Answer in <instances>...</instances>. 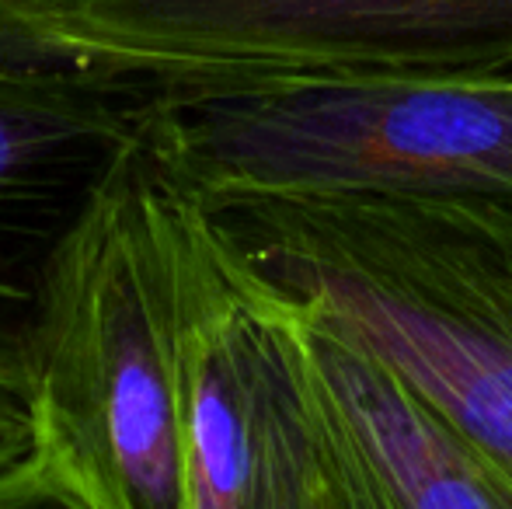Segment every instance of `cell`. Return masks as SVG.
Listing matches in <instances>:
<instances>
[{
  "instance_id": "cell-8",
  "label": "cell",
  "mask_w": 512,
  "mask_h": 509,
  "mask_svg": "<svg viewBox=\"0 0 512 509\" xmlns=\"http://www.w3.org/2000/svg\"><path fill=\"white\" fill-rule=\"evenodd\" d=\"M39 454L35 408L28 384L11 374H0V478L14 475Z\"/></svg>"
},
{
  "instance_id": "cell-2",
  "label": "cell",
  "mask_w": 512,
  "mask_h": 509,
  "mask_svg": "<svg viewBox=\"0 0 512 509\" xmlns=\"http://www.w3.org/2000/svg\"><path fill=\"white\" fill-rule=\"evenodd\" d=\"M28 394L35 461L88 509H185L168 189L140 140L49 255Z\"/></svg>"
},
{
  "instance_id": "cell-7",
  "label": "cell",
  "mask_w": 512,
  "mask_h": 509,
  "mask_svg": "<svg viewBox=\"0 0 512 509\" xmlns=\"http://www.w3.org/2000/svg\"><path fill=\"white\" fill-rule=\"evenodd\" d=\"M136 140V95L0 67V374L28 384V332L49 255Z\"/></svg>"
},
{
  "instance_id": "cell-1",
  "label": "cell",
  "mask_w": 512,
  "mask_h": 509,
  "mask_svg": "<svg viewBox=\"0 0 512 509\" xmlns=\"http://www.w3.org/2000/svg\"><path fill=\"white\" fill-rule=\"evenodd\" d=\"M258 279L394 370L512 503V206L450 192L199 203Z\"/></svg>"
},
{
  "instance_id": "cell-4",
  "label": "cell",
  "mask_w": 512,
  "mask_h": 509,
  "mask_svg": "<svg viewBox=\"0 0 512 509\" xmlns=\"http://www.w3.org/2000/svg\"><path fill=\"white\" fill-rule=\"evenodd\" d=\"M140 147L196 203L450 192L512 206V77H366L143 95Z\"/></svg>"
},
{
  "instance_id": "cell-3",
  "label": "cell",
  "mask_w": 512,
  "mask_h": 509,
  "mask_svg": "<svg viewBox=\"0 0 512 509\" xmlns=\"http://www.w3.org/2000/svg\"><path fill=\"white\" fill-rule=\"evenodd\" d=\"M0 67L126 95L512 77V0H0Z\"/></svg>"
},
{
  "instance_id": "cell-9",
  "label": "cell",
  "mask_w": 512,
  "mask_h": 509,
  "mask_svg": "<svg viewBox=\"0 0 512 509\" xmlns=\"http://www.w3.org/2000/svg\"><path fill=\"white\" fill-rule=\"evenodd\" d=\"M0 509H88L39 461H28L14 475L0 478Z\"/></svg>"
},
{
  "instance_id": "cell-5",
  "label": "cell",
  "mask_w": 512,
  "mask_h": 509,
  "mask_svg": "<svg viewBox=\"0 0 512 509\" xmlns=\"http://www.w3.org/2000/svg\"><path fill=\"white\" fill-rule=\"evenodd\" d=\"M164 189L185 509H310V429L276 300L196 199Z\"/></svg>"
},
{
  "instance_id": "cell-6",
  "label": "cell",
  "mask_w": 512,
  "mask_h": 509,
  "mask_svg": "<svg viewBox=\"0 0 512 509\" xmlns=\"http://www.w3.org/2000/svg\"><path fill=\"white\" fill-rule=\"evenodd\" d=\"M269 293L307 412L310 509H512L387 363L279 290Z\"/></svg>"
}]
</instances>
